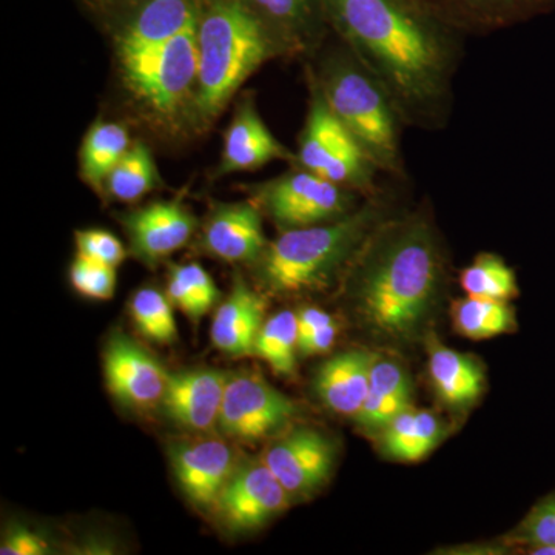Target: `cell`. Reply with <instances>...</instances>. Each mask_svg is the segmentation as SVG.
<instances>
[{"label":"cell","mask_w":555,"mask_h":555,"mask_svg":"<svg viewBox=\"0 0 555 555\" xmlns=\"http://www.w3.org/2000/svg\"><path fill=\"white\" fill-rule=\"evenodd\" d=\"M350 51L379 80L401 120L440 127L452 102L459 50L406 0H326Z\"/></svg>","instance_id":"obj_1"},{"label":"cell","mask_w":555,"mask_h":555,"mask_svg":"<svg viewBox=\"0 0 555 555\" xmlns=\"http://www.w3.org/2000/svg\"><path fill=\"white\" fill-rule=\"evenodd\" d=\"M436 241L422 221L404 222L383 236L361 281V308L379 332L403 337L414 331L440 283Z\"/></svg>","instance_id":"obj_2"},{"label":"cell","mask_w":555,"mask_h":555,"mask_svg":"<svg viewBox=\"0 0 555 555\" xmlns=\"http://www.w3.org/2000/svg\"><path fill=\"white\" fill-rule=\"evenodd\" d=\"M275 53V42L243 0H214L198 22L201 124L218 118L244 80Z\"/></svg>","instance_id":"obj_3"},{"label":"cell","mask_w":555,"mask_h":555,"mask_svg":"<svg viewBox=\"0 0 555 555\" xmlns=\"http://www.w3.org/2000/svg\"><path fill=\"white\" fill-rule=\"evenodd\" d=\"M382 218L378 203L309 228L284 230L259 258L258 280L273 295L327 286Z\"/></svg>","instance_id":"obj_4"},{"label":"cell","mask_w":555,"mask_h":555,"mask_svg":"<svg viewBox=\"0 0 555 555\" xmlns=\"http://www.w3.org/2000/svg\"><path fill=\"white\" fill-rule=\"evenodd\" d=\"M339 122L356 138L375 169L403 175L400 115L385 87L352 51L324 64L317 87Z\"/></svg>","instance_id":"obj_5"},{"label":"cell","mask_w":555,"mask_h":555,"mask_svg":"<svg viewBox=\"0 0 555 555\" xmlns=\"http://www.w3.org/2000/svg\"><path fill=\"white\" fill-rule=\"evenodd\" d=\"M131 93L159 115H175L198 83V24L158 49L120 61Z\"/></svg>","instance_id":"obj_6"},{"label":"cell","mask_w":555,"mask_h":555,"mask_svg":"<svg viewBox=\"0 0 555 555\" xmlns=\"http://www.w3.org/2000/svg\"><path fill=\"white\" fill-rule=\"evenodd\" d=\"M298 159L301 169L343 188L371 189L377 170L318 89L299 139Z\"/></svg>","instance_id":"obj_7"},{"label":"cell","mask_w":555,"mask_h":555,"mask_svg":"<svg viewBox=\"0 0 555 555\" xmlns=\"http://www.w3.org/2000/svg\"><path fill=\"white\" fill-rule=\"evenodd\" d=\"M258 199L284 230L335 221L349 214L352 204V196L343 185L306 169L261 185Z\"/></svg>","instance_id":"obj_8"},{"label":"cell","mask_w":555,"mask_h":555,"mask_svg":"<svg viewBox=\"0 0 555 555\" xmlns=\"http://www.w3.org/2000/svg\"><path fill=\"white\" fill-rule=\"evenodd\" d=\"M297 411L292 398L258 375L238 374L229 377L218 427L225 437L251 443L283 429Z\"/></svg>","instance_id":"obj_9"},{"label":"cell","mask_w":555,"mask_h":555,"mask_svg":"<svg viewBox=\"0 0 555 555\" xmlns=\"http://www.w3.org/2000/svg\"><path fill=\"white\" fill-rule=\"evenodd\" d=\"M291 495L264 462L238 465L218 496L219 517L230 529L248 531L283 513Z\"/></svg>","instance_id":"obj_10"},{"label":"cell","mask_w":555,"mask_h":555,"mask_svg":"<svg viewBox=\"0 0 555 555\" xmlns=\"http://www.w3.org/2000/svg\"><path fill=\"white\" fill-rule=\"evenodd\" d=\"M104 374L109 392L133 409L160 406L170 379L155 357L122 334L113 335L105 347Z\"/></svg>","instance_id":"obj_11"},{"label":"cell","mask_w":555,"mask_h":555,"mask_svg":"<svg viewBox=\"0 0 555 555\" xmlns=\"http://www.w3.org/2000/svg\"><path fill=\"white\" fill-rule=\"evenodd\" d=\"M334 455V448L323 434L297 429L270 447L262 462L288 495H306L317 491L331 476Z\"/></svg>","instance_id":"obj_12"},{"label":"cell","mask_w":555,"mask_h":555,"mask_svg":"<svg viewBox=\"0 0 555 555\" xmlns=\"http://www.w3.org/2000/svg\"><path fill=\"white\" fill-rule=\"evenodd\" d=\"M182 492L201 509H210L235 470V451L221 440L185 441L169 449Z\"/></svg>","instance_id":"obj_13"},{"label":"cell","mask_w":555,"mask_h":555,"mask_svg":"<svg viewBox=\"0 0 555 555\" xmlns=\"http://www.w3.org/2000/svg\"><path fill=\"white\" fill-rule=\"evenodd\" d=\"M129 233L131 254L156 264L189 243L196 230V218L181 201H160L122 218Z\"/></svg>","instance_id":"obj_14"},{"label":"cell","mask_w":555,"mask_h":555,"mask_svg":"<svg viewBox=\"0 0 555 555\" xmlns=\"http://www.w3.org/2000/svg\"><path fill=\"white\" fill-rule=\"evenodd\" d=\"M229 375L214 369L170 374L160 408L177 425L195 433L218 426Z\"/></svg>","instance_id":"obj_15"},{"label":"cell","mask_w":555,"mask_h":555,"mask_svg":"<svg viewBox=\"0 0 555 555\" xmlns=\"http://www.w3.org/2000/svg\"><path fill=\"white\" fill-rule=\"evenodd\" d=\"M266 247L261 215L251 204H219L208 215L203 248L211 257L225 262H258Z\"/></svg>","instance_id":"obj_16"},{"label":"cell","mask_w":555,"mask_h":555,"mask_svg":"<svg viewBox=\"0 0 555 555\" xmlns=\"http://www.w3.org/2000/svg\"><path fill=\"white\" fill-rule=\"evenodd\" d=\"M198 22L195 0H147L120 33L119 61L158 49Z\"/></svg>","instance_id":"obj_17"},{"label":"cell","mask_w":555,"mask_h":555,"mask_svg":"<svg viewBox=\"0 0 555 555\" xmlns=\"http://www.w3.org/2000/svg\"><path fill=\"white\" fill-rule=\"evenodd\" d=\"M291 158L251 101H244L236 109L224 138L219 175L257 170L275 159Z\"/></svg>","instance_id":"obj_18"},{"label":"cell","mask_w":555,"mask_h":555,"mask_svg":"<svg viewBox=\"0 0 555 555\" xmlns=\"http://www.w3.org/2000/svg\"><path fill=\"white\" fill-rule=\"evenodd\" d=\"M264 299L236 276L229 298L219 306L211 323L214 346L230 357L254 353L259 331L264 324Z\"/></svg>","instance_id":"obj_19"},{"label":"cell","mask_w":555,"mask_h":555,"mask_svg":"<svg viewBox=\"0 0 555 555\" xmlns=\"http://www.w3.org/2000/svg\"><path fill=\"white\" fill-rule=\"evenodd\" d=\"M375 356L366 350H349L331 358L315 377V390L327 408L337 414L357 416L366 401Z\"/></svg>","instance_id":"obj_20"},{"label":"cell","mask_w":555,"mask_h":555,"mask_svg":"<svg viewBox=\"0 0 555 555\" xmlns=\"http://www.w3.org/2000/svg\"><path fill=\"white\" fill-rule=\"evenodd\" d=\"M411 382L403 369L393 361L375 358L358 422L369 430L385 429L398 414L411 408Z\"/></svg>","instance_id":"obj_21"},{"label":"cell","mask_w":555,"mask_h":555,"mask_svg":"<svg viewBox=\"0 0 555 555\" xmlns=\"http://www.w3.org/2000/svg\"><path fill=\"white\" fill-rule=\"evenodd\" d=\"M429 372L438 397L449 406L473 403L483 389V372L477 361L447 346L433 347Z\"/></svg>","instance_id":"obj_22"},{"label":"cell","mask_w":555,"mask_h":555,"mask_svg":"<svg viewBox=\"0 0 555 555\" xmlns=\"http://www.w3.org/2000/svg\"><path fill=\"white\" fill-rule=\"evenodd\" d=\"M130 147L131 139L126 127L108 120L93 124L80 145V177L91 189L105 193L108 175Z\"/></svg>","instance_id":"obj_23"},{"label":"cell","mask_w":555,"mask_h":555,"mask_svg":"<svg viewBox=\"0 0 555 555\" xmlns=\"http://www.w3.org/2000/svg\"><path fill=\"white\" fill-rule=\"evenodd\" d=\"M441 429L433 412L408 408L385 427L387 454L400 462H420L440 443Z\"/></svg>","instance_id":"obj_24"},{"label":"cell","mask_w":555,"mask_h":555,"mask_svg":"<svg viewBox=\"0 0 555 555\" xmlns=\"http://www.w3.org/2000/svg\"><path fill=\"white\" fill-rule=\"evenodd\" d=\"M159 173L147 145H131L105 181V193L120 203H137L158 185Z\"/></svg>","instance_id":"obj_25"},{"label":"cell","mask_w":555,"mask_h":555,"mask_svg":"<svg viewBox=\"0 0 555 555\" xmlns=\"http://www.w3.org/2000/svg\"><path fill=\"white\" fill-rule=\"evenodd\" d=\"M297 313L283 310L264 321L255 343V356L268 361L275 374L292 377L297 367Z\"/></svg>","instance_id":"obj_26"},{"label":"cell","mask_w":555,"mask_h":555,"mask_svg":"<svg viewBox=\"0 0 555 555\" xmlns=\"http://www.w3.org/2000/svg\"><path fill=\"white\" fill-rule=\"evenodd\" d=\"M454 324L463 337L480 341L516 328V315L506 301L467 297L454 306Z\"/></svg>","instance_id":"obj_27"},{"label":"cell","mask_w":555,"mask_h":555,"mask_svg":"<svg viewBox=\"0 0 555 555\" xmlns=\"http://www.w3.org/2000/svg\"><path fill=\"white\" fill-rule=\"evenodd\" d=\"M167 295L190 320L196 321L214 308L219 291L206 269L190 262L171 268Z\"/></svg>","instance_id":"obj_28"},{"label":"cell","mask_w":555,"mask_h":555,"mask_svg":"<svg viewBox=\"0 0 555 555\" xmlns=\"http://www.w3.org/2000/svg\"><path fill=\"white\" fill-rule=\"evenodd\" d=\"M130 309L138 331L145 338L158 345H171L177 341V321L169 295H164L158 288H141L131 298Z\"/></svg>","instance_id":"obj_29"},{"label":"cell","mask_w":555,"mask_h":555,"mask_svg":"<svg viewBox=\"0 0 555 555\" xmlns=\"http://www.w3.org/2000/svg\"><path fill=\"white\" fill-rule=\"evenodd\" d=\"M467 297L507 301L517 294L516 273L495 255H480L460 275Z\"/></svg>","instance_id":"obj_30"},{"label":"cell","mask_w":555,"mask_h":555,"mask_svg":"<svg viewBox=\"0 0 555 555\" xmlns=\"http://www.w3.org/2000/svg\"><path fill=\"white\" fill-rule=\"evenodd\" d=\"M69 281L82 297L107 301L115 295L116 268L78 254L69 268Z\"/></svg>","instance_id":"obj_31"},{"label":"cell","mask_w":555,"mask_h":555,"mask_svg":"<svg viewBox=\"0 0 555 555\" xmlns=\"http://www.w3.org/2000/svg\"><path fill=\"white\" fill-rule=\"evenodd\" d=\"M521 540L531 554L555 555V495L542 500L529 513L521 526Z\"/></svg>","instance_id":"obj_32"},{"label":"cell","mask_w":555,"mask_h":555,"mask_svg":"<svg viewBox=\"0 0 555 555\" xmlns=\"http://www.w3.org/2000/svg\"><path fill=\"white\" fill-rule=\"evenodd\" d=\"M75 241L79 255L105 262V264L113 266L116 269L122 264L127 257L124 244L107 230H78L75 233Z\"/></svg>","instance_id":"obj_33"},{"label":"cell","mask_w":555,"mask_h":555,"mask_svg":"<svg viewBox=\"0 0 555 555\" xmlns=\"http://www.w3.org/2000/svg\"><path fill=\"white\" fill-rule=\"evenodd\" d=\"M255 3L288 31H305L312 16V0H255Z\"/></svg>","instance_id":"obj_34"},{"label":"cell","mask_w":555,"mask_h":555,"mask_svg":"<svg viewBox=\"0 0 555 555\" xmlns=\"http://www.w3.org/2000/svg\"><path fill=\"white\" fill-rule=\"evenodd\" d=\"M47 540L24 526H13L0 545L2 555H43L49 554Z\"/></svg>","instance_id":"obj_35"},{"label":"cell","mask_w":555,"mask_h":555,"mask_svg":"<svg viewBox=\"0 0 555 555\" xmlns=\"http://www.w3.org/2000/svg\"><path fill=\"white\" fill-rule=\"evenodd\" d=\"M337 332V323H334L328 324L326 327L318 328V331L306 335V337L298 338V352L306 357L327 352L334 346Z\"/></svg>","instance_id":"obj_36"},{"label":"cell","mask_w":555,"mask_h":555,"mask_svg":"<svg viewBox=\"0 0 555 555\" xmlns=\"http://www.w3.org/2000/svg\"><path fill=\"white\" fill-rule=\"evenodd\" d=\"M298 323V338L306 337V335L312 334L318 328L326 327L328 324H334V318L328 315L324 310L317 308H306L299 310L297 313Z\"/></svg>","instance_id":"obj_37"},{"label":"cell","mask_w":555,"mask_h":555,"mask_svg":"<svg viewBox=\"0 0 555 555\" xmlns=\"http://www.w3.org/2000/svg\"><path fill=\"white\" fill-rule=\"evenodd\" d=\"M463 5L469 7V9L478 11H483L481 16L492 17V11H502L505 7L511 5V3L517 2V0H460Z\"/></svg>","instance_id":"obj_38"}]
</instances>
